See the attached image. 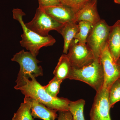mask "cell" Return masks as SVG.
Here are the masks:
<instances>
[{"instance_id":"1","label":"cell","mask_w":120,"mask_h":120,"mask_svg":"<svg viewBox=\"0 0 120 120\" xmlns=\"http://www.w3.org/2000/svg\"><path fill=\"white\" fill-rule=\"evenodd\" d=\"M30 79L24 78L16 83L15 89L20 90L25 96L34 99L49 109L57 111H69L70 100L64 98L52 97L35 78Z\"/></svg>"},{"instance_id":"2","label":"cell","mask_w":120,"mask_h":120,"mask_svg":"<svg viewBox=\"0 0 120 120\" xmlns=\"http://www.w3.org/2000/svg\"><path fill=\"white\" fill-rule=\"evenodd\" d=\"M12 12L13 19L19 22L23 31L21 36L22 40L20 41V45L29 50L33 56L37 57L42 47L51 46L56 43V39L51 35L42 37L27 28L22 19L26 14L22 9L15 8Z\"/></svg>"},{"instance_id":"3","label":"cell","mask_w":120,"mask_h":120,"mask_svg":"<svg viewBox=\"0 0 120 120\" xmlns=\"http://www.w3.org/2000/svg\"><path fill=\"white\" fill-rule=\"evenodd\" d=\"M68 79L83 82L98 92L103 87L104 73L101 58L95 59L87 66L79 69L72 68Z\"/></svg>"},{"instance_id":"4","label":"cell","mask_w":120,"mask_h":120,"mask_svg":"<svg viewBox=\"0 0 120 120\" xmlns=\"http://www.w3.org/2000/svg\"><path fill=\"white\" fill-rule=\"evenodd\" d=\"M11 60L18 62L20 67L16 83L24 78L30 79L43 75L42 68L38 65L40 61L30 52L21 50L13 56Z\"/></svg>"},{"instance_id":"5","label":"cell","mask_w":120,"mask_h":120,"mask_svg":"<svg viewBox=\"0 0 120 120\" xmlns=\"http://www.w3.org/2000/svg\"><path fill=\"white\" fill-rule=\"evenodd\" d=\"M25 25L30 30L42 37L49 35V32L52 30L56 31L60 34L64 26L39 7L32 20Z\"/></svg>"},{"instance_id":"6","label":"cell","mask_w":120,"mask_h":120,"mask_svg":"<svg viewBox=\"0 0 120 120\" xmlns=\"http://www.w3.org/2000/svg\"><path fill=\"white\" fill-rule=\"evenodd\" d=\"M110 29L105 20L101 19L93 25L87 39L86 44L91 49L95 59L100 58L101 53L107 44Z\"/></svg>"},{"instance_id":"7","label":"cell","mask_w":120,"mask_h":120,"mask_svg":"<svg viewBox=\"0 0 120 120\" xmlns=\"http://www.w3.org/2000/svg\"><path fill=\"white\" fill-rule=\"evenodd\" d=\"M68 51L67 56L73 68H82L95 60L92 50L86 43H79L74 39L70 44Z\"/></svg>"},{"instance_id":"8","label":"cell","mask_w":120,"mask_h":120,"mask_svg":"<svg viewBox=\"0 0 120 120\" xmlns=\"http://www.w3.org/2000/svg\"><path fill=\"white\" fill-rule=\"evenodd\" d=\"M100 58L104 73L102 88L109 90L113 83L120 79V69L110 52L107 43L101 53Z\"/></svg>"},{"instance_id":"9","label":"cell","mask_w":120,"mask_h":120,"mask_svg":"<svg viewBox=\"0 0 120 120\" xmlns=\"http://www.w3.org/2000/svg\"><path fill=\"white\" fill-rule=\"evenodd\" d=\"M109 90L102 88L97 92L90 112V120H112Z\"/></svg>"},{"instance_id":"10","label":"cell","mask_w":120,"mask_h":120,"mask_svg":"<svg viewBox=\"0 0 120 120\" xmlns=\"http://www.w3.org/2000/svg\"><path fill=\"white\" fill-rule=\"evenodd\" d=\"M47 14L60 23L74 22L75 12L69 7L62 4L41 8Z\"/></svg>"},{"instance_id":"11","label":"cell","mask_w":120,"mask_h":120,"mask_svg":"<svg viewBox=\"0 0 120 120\" xmlns=\"http://www.w3.org/2000/svg\"><path fill=\"white\" fill-rule=\"evenodd\" d=\"M101 20L97 9V0H91L75 13L74 22L86 21L94 25Z\"/></svg>"},{"instance_id":"12","label":"cell","mask_w":120,"mask_h":120,"mask_svg":"<svg viewBox=\"0 0 120 120\" xmlns=\"http://www.w3.org/2000/svg\"><path fill=\"white\" fill-rule=\"evenodd\" d=\"M25 98L30 102L31 113L34 118L43 120H55L57 118V110L49 109L30 97L25 96Z\"/></svg>"},{"instance_id":"13","label":"cell","mask_w":120,"mask_h":120,"mask_svg":"<svg viewBox=\"0 0 120 120\" xmlns=\"http://www.w3.org/2000/svg\"><path fill=\"white\" fill-rule=\"evenodd\" d=\"M107 43L110 52L117 62L120 57V20L110 26Z\"/></svg>"},{"instance_id":"14","label":"cell","mask_w":120,"mask_h":120,"mask_svg":"<svg viewBox=\"0 0 120 120\" xmlns=\"http://www.w3.org/2000/svg\"><path fill=\"white\" fill-rule=\"evenodd\" d=\"M79 31L78 24L74 22H68L64 24L60 32L64 39L63 53L67 54L69 47Z\"/></svg>"},{"instance_id":"15","label":"cell","mask_w":120,"mask_h":120,"mask_svg":"<svg viewBox=\"0 0 120 120\" xmlns=\"http://www.w3.org/2000/svg\"><path fill=\"white\" fill-rule=\"evenodd\" d=\"M72 69V66L67 54H64L58 60L53 73L55 77L63 81L68 79Z\"/></svg>"},{"instance_id":"16","label":"cell","mask_w":120,"mask_h":120,"mask_svg":"<svg viewBox=\"0 0 120 120\" xmlns=\"http://www.w3.org/2000/svg\"><path fill=\"white\" fill-rule=\"evenodd\" d=\"M85 104L86 101L82 99L75 101H70L68 110L72 115L73 120H85L83 114Z\"/></svg>"},{"instance_id":"17","label":"cell","mask_w":120,"mask_h":120,"mask_svg":"<svg viewBox=\"0 0 120 120\" xmlns=\"http://www.w3.org/2000/svg\"><path fill=\"white\" fill-rule=\"evenodd\" d=\"M30 112V104L24 98L17 112L14 114L12 120H34Z\"/></svg>"},{"instance_id":"18","label":"cell","mask_w":120,"mask_h":120,"mask_svg":"<svg viewBox=\"0 0 120 120\" xmlns=\"http://www.w3.org/2000/svg\"><path fill=\"white\" fill-rule=\"evenodd\" d=\"M78 23L79 31L74 40L79 43H86L88 34L94 25L86 21H80Z\"/></svg>"},{"instance_id":"19","label":"cell","mask_w":120,"mask_h":120,"mask_svg":"<svg viewBox=\"0 0 120 120\" xmlns=\"http://www.w3.org/2000/svg\"><path fill=\"white\" fill-rule=\"evenodd\" d=\"M120 101V79L116 80L109 90V102L111 108Z\"/></svg>"},{"instance_id":"20","label":"cell","mask_w":120,"mask_h":120,"mask_svg":"<svg viewBox=\"0 0 120 120\" xmlns=\"http://www.w3.org/2000/svg\"><path fill=\"white\" fill-rule=\"evenodd\" d=\"M62 81L54 76L47 85L44 86L45 90L52 97H57V96L60 91V86Z\"/></svg>"},{"instance_id":"21","label":"cell","mask_w":120,"mask_h":120,"mask_svg":"<svg viewBox=\"0 0 120 120\" xmlns=\"http://www.w3.org/2000/svg\"><path fill=\"white\" fill-rule=\"evenodd\" d=\"M91 0H60L61 4L72 9L75 13L82 8Z\"/></svg>"},{"instance_id":"22","label":"cell","mask_w":120,"mask_h":120,"mask_svg":"<svg viewBox=\"0 0 120 120\" xmlns=\"http://www.w3.org/2000/svg\"><path fill=\"white\" fill-rule=\"evenodd\" d=\"M39 7L44 8L61 4L60 0H38Z\"/></svg>"},{"instance_id":"23","label":"cell","mask_w":120,"mask_h":120,"mask_svg":"<svg viewBox=\"0 0 120 120\" xmlns=\"http://www.w3.org/2000/svg\"><path fill=\"white\" fill-rule=\"evenodd\" d=\"M58 120H73V117L69 111H59Z\"/></svg>"},{"instance_id":"24","label":"cell","mask_w":120,"mask_h":120,"mask_svg":"<svg viewBox=\"0 0 120 120\" xmlns=\"http://www.w3.org/2000/svg\"><path fill=\"white\" fill-rule=\"evenodd\" d=\"M114 2L116 4H120V0H114Z\"/></svg>"},{"instance_id":"25","label":"cell","mask_w":120,"mask_h":120,"mask_svg":"<svg viewBox=\"0 0 120 120\" xmlns=\"http://www.w3.org/2000/svg\"><path fill=\"white\" fill-rule=\"evenodd\" d=\"M117 64H118V66L120 67V58L117 61Z\"/></svg>"}]
</instances>
